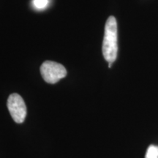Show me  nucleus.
<instances>
[{
  "instance_id": "20e7f679",
  "label": "nucleus",
  "mask_w": 158,
  "mask_h": 158,
  "mask_svg": "<svg viewBox=\"0 0 158 158\" xmlns=\"http://www.w3.org/2000/svg\"><path fill=\"white\" fill-rule=\"evenodd\" d=\"M145 158H158V147L155 145H150L147 149Z\"/></svg>"
},
{
  "instance_id": "7ed1b4c3",
  "label": "nucleus",
  "mask_w": 158,
  "mask_h": 158,
  "mask_svg": "<svg viewBox=\"0 0 158 158\" xmlns=\"http://www.w3.org/2000/svg\"><path fill=\"white\" fill-rule=\"evenodd\" d=\"M7 106L13 119L16 123L23 122L27 116V106L23 98L19 94H12L7 99Z\"/></svg>"
},
{
  "instance_id": "f03ea898",
  "label": "nucleus",
  "mask_w": 158,
  "mask_h": 158,
  "mask_svg": "<svg viewBox=\"0 0 158 158\" xmlns=\"http://www.w3.org/2000/svg\"><path fill=\"white\" fill-rule=\"evenodd\" d=\"M40 73L45 81L48 84H56L67 76V70L59 63L45 61L40 67Z\"/></svg>"
},
{
  "instance_id": "f257e3e1",
  "label": "nucleus",
  "mask_w": 158,
  "mask_h": 158,
  "mask_svg": "<svg viewBox=\"0 0 158 158\" xmlns=\"http://www.w3.org/2000/svg\"><path fill=\"white\" fill-rule=\"evenodd\" d=\"M102 55L110 68L117 57V22L115 17L110 16L105 27V34L102 42Z\"/></svg>"
},
{
  "instance_id": "39448f33",
  "label": "nucleus",
  "mask_w": 158,
  "mask_h": 158,
  "mask_svg": "<svg viewBox=\"0 0 158 158\" xmlns=\"http://www.w3.org/2000/svg\"><path fill=\"white\" fill-rule=\"evenodd\" d=\"M49 3V0H33L32 5L37 10H43L47 7Z\"/></svg>"
}]
</instances>
